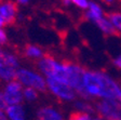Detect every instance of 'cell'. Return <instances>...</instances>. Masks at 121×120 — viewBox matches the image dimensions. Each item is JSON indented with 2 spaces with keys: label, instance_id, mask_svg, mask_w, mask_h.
<instances>
[{
  "label": "cell",
  "instance_id": "6da1fadb",
  "mask_svg": "<svg viewBox=\"0 0 121 120\" xmlns=\"http://www.w3.org/2000/svg\"><path fill=\"white\" fill-rule=\"evenodd\" d=\"M84 88L89 95L102 96L105 100L121 101V88L107 75L98 71H86Z\"/></svg>",
  "mask_w": 121,
  "mask_h": 120
},
{
  "label": "cell",
  "instance_id": "7a4b0ae2",
  "mask_svg": "<svg viewBox=\"0 0 121 120\" xmlns=\"http://www.w3.org/2000/svg\"><path fill=\"white\" fill-rule=\"evenodd\" d=\"M62 66H63V76H62L60 81L71 87L82 98H90V95L86 92V88H84V81H83L84 74L86 70L81 68L80 66L68 62H64Z\"/></svg>",
  "mask_w": 121,
  "mask_h": 120
},
{
  "label": "cell",
  "instance_id": "3957f363",
  "mask_svg": "<svg viewBox=\"0 0 121 120\" xmlns=\"http://www.w3.org/2000/svg\"><path fill=\"white\" fill-rule=\"evenodd\" d=\"M97 111L103 119L121 120V105L118 101L104 100L97 103Z\"/></svg>",
  "mask_w": 121,
  "mask_h": 120
},
{
  "label": "cell",
  "instance_id": "277c9868",
  "mask_svg": "<svg viewBox=\"0 0 121 120\" xmlns=\"http://www.w3.org/2000/svg\"><path fill=\"white\" fill-rule=\"evenodd\" d=\"M16 79L20 83L28 85L29 88L37 89L39 91H45V82L42 77L26 69H18L16 71Z\"/></svg>",
  "mask_w": 121,
  "mask_h": 120
},
{
  "label": "cell",
  "instance_id": "5b68a950",
  "mask_svg": "<svg viewBox=\"0 0 121 120\" xmlns=\"http://www.w3.org/2000/svg\"><path fill=\"white\" fill-rule=\"evenodd\" d=\"M47 82H48V87L50 88V90L55 95H57L58 98L68 101L75 98L76 93L73 89L68 84H66L65 82H62L54 78H48Z\"/></svg>",
  "mask_w": 121,
  "mask_h": 120
},
{
  "label": "cell",
  "instance_id": "8992f818",
  "mask_svg": "<svg viewBox=\"0 0 121 120\" xmlns=\"http://www.w3.org/2000/svg\"><path fill=\"white\" fill-rule=\"evenodd\" d=\"M40 68L44 75L48 78H54L60 81L63 76V66L58 64L55 60H53L51 56H44L40 62Z\"/></svg>",
  "mask_w": 121,
  "mask_h": 120
},
{
  "label": "cell",
  "instance_id": "52a82bcc",
  "mask_svg": "<svg viewBox=\"0 0 121 120\" xmlns=\"http://www.w3.org/2000/svg\"><path fill=\"white\" fill-rule=\"evenodd\" d=\"M4 96L8 104L10 106L18 105L22 102L23 93H22V85L17 81H11L7 85L4 91Z\"/></svg>",
  "mask_w": 121,
  "mask_h": 120
},
{
  "label": "cell",
  "instance_id": "ba28073f",
  "mask_svg": "<svg viewBox=\"0 0 121 120\" xmlns=\"http://www.w3.org/2000/svg\"><path fill=\"white\" fill-rule=\"evenodd\" d=\"M16 5L13 2H5L0 4V16L4 21V24H12L15 20Z\"/></svg>",
  "mask_w": 121,
  "mask_h": 120
},
{
  "label": "cell",
  "instance_id": "9c48e42d",
  "mask_svg": "<svg viewBox=\"0 0 121 120\" xmlns=\"http://www.w3.org/2000/svg\"><path fill=\"white\" fill-rule=\"evenodd\" d=\"M38 120H63L62 116L52 107H43L38 110Z\"/></svg>",
  "mask_w": 121,
  "mask_h": 120
},
{
  "label": "cell",
  "instance_id": "30bf717a",
  "mask_svg": "<svg viewBox=\"0 0 121 120\" xmlns=\"http://www.w3.org/2000/svg\"><path fill=\"white\" fill-rule=\"evenodd\" d=\"M94 22L96 23V25H97L98 27L101 28L102 31H103L104 34L111 35V36H116L117 34H118L117 29L113 27L112 24H111L109 21L106 20V18H104L103 16H102V18H97V20H95Z\"/></svg>",
  "mask_w": 121,
  "mask_h": 120
},
{
  "label": "cell",
  "instance_id": "8fae6325",
  "mask_svg": "<svg viewBox=\"0 0 121 120\" xmlns=\"http://www.w3.org/2000/svg\"><path fill=\"white\" fill-rule=\"evenodd\" d=\"M7 114L10 120H24V111L20 105L9 106L7 108Z\"/></svg>",
  "mask_w": 121,
  "mask_h": 120
},
{
  "label": "cell",
  "instance_id": "7c38bea8",
  "mask_svg": "<svg viewBox=\"0 0 121 120\" xmlns=\"http://www.w3.org/2000/svg\"><path fill=\"white\" fill-rule=\"evenodd\" d=\"M16 71L15 68L9 66L8 64L0 66V77L4 80H12L16 77Z\"/></svg>",
  "mask_w": 121,
  "mask_h": 120
},
{
  "label": "cell",
  "instance_id": "4fadbf2b",
  "mask_svg": "<svg viewBox=\"0 0 121 120\" xmlns=\"http://www.w3.org/2000/svg\"><path fill=\"white\" fill-rule=\"evenodd\" d=\"M108 20L109 22L113 25V27L118 29L119 31H121V14L120 13H109L108 15Z\"/></svg>",
  "mask_w": 121,
  "mask_h": 120
},
{
  "label": "cell",
  "instance_id": "5bb4252c",
  "mask_svg": "<svg viewBox=\"0 0 121 120\" xmlns=\"http://www.w3.org/2000/svg\"><path fill=\"white\" fill-rule=\"evenodd\" d=\"M25 53L30 58H41L42 56V51L35 45H27L25 48Z\"/></svg>",
  "mask_w": 121,
  "mask_h": 120
},
{
  "label": "cell",
  "instance_id": "9a60e30c",
  "mask_svg": "<svg viewBox=\"0 0 121 120\" xmlns=\"http://www.w3.org/2000/svg\"><path fill=\"white\" fill-rule=\"evenodd\" d=\"M69 120H91V118L89 117V115H86V113L75 111V113H71Z\"/></svg>",
  "mask_w": 121,
  "mask_h": 120
},
{
  "label": "cell",
  "instance_id": "2e32d148",
  "mask_svg": "<svg viewBox=\"0 0 121 120\" xmlns=\"http://www.w3.org/2000/svg\"><path fill=\"white\" fill-rule=\"evenodd\" d=\"M23 94H24V96H25L28 101H34V100H36L38 96L37 92H36L35 89H33V88H26L25 90L23 91Z\"/></svg>",
  "mask_w": 121,
  "mask_h": 120
},
{
  "label": "cell",
  "instance_id": "e0dca14e",
  "mask_svg": "<svg viewBox=\"0 0 121 120\" xmlns=\"http://www.w3.org/2000/svg\"><path fill=\"white\" fill-rule=\"evenodd\" d=\"M76 106L79 109V111H82V113H86V111H93V108L91 107L89 104L86 103H82V102H77L76 103Z\"/></svg>",
  "mask_w": 121,
  "mask_h": 120
},
{
  "label": "cell",
  "instance_id": "ac0fdd59",
  "mask_svg": "<svg viewBox=\"0 0 121 120\" xmlns=\"http://www.w3.org/2000/svg\"><path fill=\"white\" fill-rule=\"evenodd\" d=\"M9 104H8L7 100H5V96H4V93L0 92V110H7V108L9 107Z\"/></svg>",
  "mask_w": 121,
  "mask_h": 120
},
{
  "label": "cell",
  "instance_id": "d6986e66",
  "mask_svg": "<svg viewBox=\"0 0 121 120\" xmlns=\"http://www.w3.org/2000/svg\"><path fill=\"white\" fill-rule=\"evenodd\" d=\"M70 2L75 3L76 5H78L79 8H82V9H86L89 7V3L86 0H70Z\"/></svg>",
  "mask_w": 121,
  "mask_h": 120
},
{
  "label": "cell",
  "instance_id": "ffe728a7",
  "mask_svg": "<svg viewBox=\"0 0 121 120\" xmlns=\"http://www.w3.org/2000/svg\"><path fill=\"white\" fill-rule=\"evenodd\" d=\"M7 40H8V38H7L5 33L2 29H0V44H4L7 42Z\"/></svg>",
  "mask_w": 121,
  "mask_h": 120
},
{
  "label": "cell",
  "instance_id": "44dd1931",
  "mask_svg": "<svg viewBox=\"0 0 121 120\" xmlns=\"http://www.w3.org/2000/svg\"><path fill=\"white\" fill-rule=\"evenodd\" d=\"M4 64H7L5 63V53L0 50V66L4 65Z\"/></svg>",
  "mask_w": 121,
  "mask_h": 120
},
{
  "label": "cell",
  "instance_id": "7402d4cb",
  "mask_svg": "<svg viewBox=\"0 0 121 120\" xmlns=\"http://www.w3.org/2000/svg\"><path fill=\"white\" fill-rule=\"evenodd\" d=\"M113 64H115V66H116L117 68L121 69V55H120V56H118L116 60L113 61Z\"/></svg>",
  "mask_w": 121,
  "mask_h": 120
},
{
  "label": "cell",
  "instance_id": "603a6c76",
  "mask_svg": "<svg viewBox=\"0 0 121 120\" xmlns=\"http://www.w3.org/2000/svg\"><path fill=\"white\" fill-rule=\"evenodd\" d=\"M0 120H7V117H5L2 110H0Z\"/></svg>",
  "mask_w": 121,
  "mask_h": 120
},
{
  "label": "cell",
  "instance_id": "cb8c5ba5",
  "mask_svg": "<svg viewBox=\"0 0 121 120\" xmlns=\"http://www.w3.org/2000/svg\"><path fill=\"white\" fill-rule=\"evenodd\" d=\"M17 1H18L20 3H26V2H28L29 0H17Z\"/></svg>",
  "mask_w": 121,
  "mask_h": 120
},
{
  "label": "cell",
  "instance_id": "d4e9b609",
  "mask_svg": "<svg viewBox=\"0 0 121 120\" xmlns=\"http://www.w3.org/2000/svg\"><path fill=\"white\" fill-rule=\"evenodd\" d=\"M106 1H108V2H110V1H112V0H106Z\"/></svg>",
  "mask_w": 121,
  "mask_h": 120
},
{
  "label": "cell",
  "instance_id": "484cf974",
  "mask_svg": "<svg viewBox=\"0 0 121 120\" xmlns=\"http://www.w3.org/2000/svg\"><path fill=\"white\" fill-rule=\"evenodd\" d=\"M119 103H120V105H121V101H120V102H119Z\"/></svg>",
  "mask_w": 121,
  "mask_h": 120
}]
</instances>
